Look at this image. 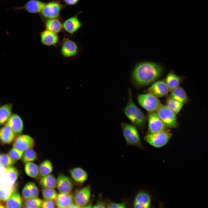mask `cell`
I'll use <instances>...</instances> for the list:
<instances>
[{
  "mask_svg": "<svg viewBox=\"0 0 208 208\" xmlns=\"http://www.w3.org/2000/svg\"><path fill=\"white\" fill-rule=\"evenodd\" d=\"M162 66L155 62H144L138 64L133 72V81L136 86L141 87L153 82L162 74Z\"/></svg>",
  "mask_w": 208,
  "mask_h": 208,
  "instance_id": "6da1fadb",
  "label": "cell"
},
{
  "mask_svg": "<svg viewBox=\"0 0 208 208\" xmlns=\"http://www.w3.org/2000/svg\"><path fill=\"white\" fill-rule=\"evenodd\" d=\"M128 92V102L123 108V112L133 125L140 130H142L145 127L147 118L134 102L131 91L130 89Z\"/></svg>",
  "mask_w": 208,
  "mask_h": 208,
  "instance_id": "7a4b0ae2",
  "label": "cell"
},
{
  "mask_svg": "<svg viewBox=\"0 0 208 208\" xmlns=\"http://www.w3.org/2000/svg\"><path fill=\"white\" fill-rule=\"evenodd\" d=\"M120 125L127 144L144 149L137 128L133 124L124 122L120 123Z\"/></svg>",
  "mask_w": 208,
  "mask_h": 208,
  "instance_id": "3957f363",
  "label": "cell"
},
{
  "mask_svg": "<svg viewBox=\"0 0 208 208\" xmlns=\"http://www.w3.org/2000/svg\"><path fill=\"white\" fill-rule=\"evenodd\" d=\"M172 134L168 129L160 132L148 133L144 137L145 141L153 147L156 148L166 145L170 139Z\"/></svg>",
  "mask_w": 208,
  "mask_h": 208,
  "instance_id": "277c9868",
  "label": "cell"
},
{
  "mask_svg": "<svg viewBox=\"0 0 208 208\" xmlns=\"http://www.w3.org/2000/svg\"><path fill=\"white\" fill-rule=\"evenodd\" d=\"M137 100L139 104L149 113L156 112L161 104L158 98L150 93L138 94Z\"/></svg>",
  "mask_w": 208,
  "mask_h": 208,
  "instance_id": "5b68a950",
  "label": "cell"
},
{
  "mask_svg": "<svg viewBox=\"0 0 208 208\" xmlns=\"http://www.w3.org/2000/svg\"><path fill=\"white\" fill-rule=\"evenodd\" d=\"M156 112L167 128H176L178 127L177 114L166 105L161 104Z\"/></svg>",
  "mask_w": 208,
  "mask_h": 208,
  "instance_id": "8992f818",
  "label": "cell"
},
{
  "mask_svg": "<svg viewBox=\"0 0 208 208\" xmlns=\"http://www.w3.org/2000/svg\"><path fill=\"white\" fill-rule=\"evenodd\" d=\"M64 7L59 1H53L45 4L40 12L41 16L46 20L57 18Z\"/></svg>",
  "mask_w": 208,
  "mask_h": 208,
  "instance_id": "52a82bcc",
  "label": "cell"
},
{
  "mask_svg": "<svg viewBox=\"0 0 208 208\" xmlns=\"http://www.w3.org/2000/svg\"><path fill=\"white\" fill-rule=\"evenodd\" d=\"M148 121V133H155L167 129L156 112L149 113Z\"/></svg>",
  "mask_w": 208,
  "mask_h": 208,
  "instance_id": "ba28073f",
  "label": "cell"
},
{
  "mask_svg": "<svg viewBox=\"0 0 208 208\" xmlns=\"http://www.w3.org/2000/svg\"><path fill=\"white\" fill-rule=\"evenodd\" d=\"M91 196V187L88 185L75 193L73 196L74 203L80 208H83L90 200Z\"/></svg>",
  "mask_w": 208,
  "mask_h": 208,
  "instance_id": "9c48e42d",
  "label": "cell"
},
{
  "mask_svg": "<svg viewBox=\"0 0 208 208\" xmlns=\"http://www.w3.org/2000/svg\"><path fill=\"white\" fill-rule=\"evenodd\" d=\"M152 197L148 192L143 190L138 192L134 198L133 206L134 208H147L152 205Z\"/></svg>",
  "mask_w": 208,
  "mask_h": 208,
  "instance_id": "30bf717a",
  "label": "cell"
},
{
  "mask_svg": "<svg viewBox=\"0 0 208 208\" xmlns=\"http://www.w3.org/2000/svg\"><path fill=\"white\" fill-rule=\"evenodd\" d=\"M169 91V89L164 80L155 82L146 90V93L151 94L158 98L166 96Z\"/></svg>",
  "mask_w": 208,
  "mask_h": 208,
  "instance_id": "8fae6325",
  "label": "cell"
},
{
  "mask_svg": "<svg viewBox=\"0 0 208 208\" xmlns=\"http://www.w3.org/2000/svg\"><path fill=\"white\" fill-rule=\"evenodd\" d=\"M34 140L31 136L27 135L19 136L14 140L13 143L14 147L24 151L32 148L34 145Z\"/></svg>",
  "mask_w": 208,
  "mask_h": 208,
  "instance_id": "7c38bea8",
  "label": "cell"
},
{
  "mask_svg": "<svg viewBox=\"0 0 208 208\" xmlns=\"http://www.w3.org/2000/svg\"><path fill=\"white\" fill-rule=\"evenodd\" d=\"M56 187L60 193H70L73 189V184L70 179L63 174L59 175L57 179Z\"/></svg>",
  "mask_w": 208,
  "mask_h": 208,
  "instance_id": "4fadbf2b",
  "label": "cell"
},
{
  "mask_svg": "<svg viewBox=\"0 0 208 208\" xmlns=\"http://www.w3.org/2000/svg\"><path fill=\"white\" fill-rule=\"evenodd\" d=\"M46 3L39 0H29L21 7L16 8V10H24L31 14L40 13Z\"/></svg>",
  "mask_w": 208,
  "mask_h": 208,
  "instance_id": "5bb4252c",
  "label": "cell"
},
{
  "mask_svg": "<svg viewBox=\"0 0 208 208\" xmlns=\"http://www.w3.org/2000/svg\"><path fill=\"white\" fill-rule=\"evenodd\" d=\"M82 26V24L76 15L67 19L62 24L63 28L66 32L71 34L75 33Z\"/></svg>",
  "mask_w": 208,
  "mask_h": 208,
  "instance_id": "9a60e30c",
  "label": "cell"
},
{
  "mask_svg": "<svg viewBox=\"0 0 208 208\" xmlns=\"http://www.w3.org/2000/svg\"><path fill=\"white\" fill-rule=\"evenodd\" d=\"M8 125L16 134L21 133L23 128V124L21 117L17 114L12 115L8 120Z\"/></svg>",
  "mask_w": 208,
  "mask_h": 208,
  "instance_id": "2e32d148",
  "label": "cell"
},
{
  "mask_svg": "<svg viewBox=\"0 0 208 208\" xmlns=\"http://www.w3.org/2000/svg\"><path fill=\"white\" fill-rule=\"evenodd\" d=\"M55 203L58 208H69L74 203L73 196L70 193H60L57 194Z\"/></svg>",
  "mask_w": 208,
  "mask_h": 208,
  "instance_id": "e0dca14e",
  "label": "cell"
},
{
  "mask_svg": "<svg viewBox=\"0 0 208 208\" xmlns=\"http://www.w3.org/2000/svg\"><path fill=\"white\" fill-rule=\"evenodd\" d=\"M39 194V190L37 185L31 182L25 185L22 191V196L24 199L38 197Z\"/></svg>",
  "mask_w": 208,
  "mask_h": 208,
  "instance_id": "ac0fdd59",
  "label": "cell"
},
{
  "mask_svg": "<svg viewBox=\"0 0 208 208\" xmlns=\"http://www.w3.org/2000/svg\"><path fill=\"white\" fill-rule=\"evenodd\" d=\"M40 38L42 44L47 46L54 45L58 40V37L57 33L46 29L41 32Z\"/></svg>",
  "mask_w": 208,
  "mask_h": 208,
  "instance_id": "d6986e66",
  "label": "cell"
},
{
  "mask_svg": "<svg viewBox=\"0 0 208 208\" xmlns=\"http://www.w3.org/2000/svg\"><path fill=\"white\" fill-rule=\"evenodd\" d=\"M183 80L182 77L171 71L167 74L164 80L169 91H171L179 86Z\"/></svg>",
  "mask_w": 208,
  "mask_h": 208,
  "instance_id": "ffe728a7",
  "label": "cell"
},
{
  "mask_svg": "<svg viewBox=\"0 0 208 208\" xmlns=\"http://www.w3.org/2000/svg\"><path fill=\"white\" fill-rule=\"evenodd\" d=\"M70 174L72 179L78 183H83L88 178L87 172L81 168L77 167L70 171Z\"/></svg>",
  "mask_w": 208,
  "mask_h": 208,
  "instance_id": "44dd1931",
  "label": "cell"
},
{
  "mask_svg": "<svg viewBox=\"0 0 208 208\" xmlns=\"http://www.w3.org/2000/svg\"><path fill=\"white\" fill-rule=\"evenodd\" d=\"M76 44L73 41L67 39L64 42L61 49V52L64 57H68L75 55L77 51Z\"/></svg>",
  "mask_w": 208,
  "mask_h": 208,
  "instance_id": "7402d4cb",
  "label": "cell"
},
{
  "mask_svg": "<svg viewBox=\"0 0 208 208\" xmlns=\"http://www.w3.org/2000/svg\"><path fill=\"white\" fill-rule=\"evenodd\" d=\"M15 138V133L7 125L0 129V140L3 143L10 144L13 141Z\"/></svg>",
  "mask_w": 208,
  "mask_h": 208,
  "instance_id": "603a6c76",
  "label": "cell"
},
{
  "mask_svg": "<svg viewBox=\"0 0 208 208\" xmlns=\"http://www.w3.org/2000/svg\"><path fill=\"white\" fill-rule=\"evenodd\" d=\"M5 172L6 185L9 186L15 185L18 177L19 173L17 169L13 166L6 167Z\"/></svg>",
  "mask_w": 208,
  "mask_h": 208,
  "instance_id": "cb8c5ba5",
  "label": "cell"
},
{
  "mask_svg": "<svg viewBox=\"0 0 208 208\" xmlns=\"http://www.w3.org/2000/svg\"><path fill=\"white\" fill-rule=\"evenodd\" d=\"M23 204L20 194L16 190L5 201V206L6 208H21Z\"/></svg>",
  "mask_w": 208,
  "mask_h": 208,
  "instance_id": "d4e9b609",
  "label": "cell"
},
{
  "mask_svg": "<svg viewBox=\"0 0 208 208\" xmlns=\"http://www.w3.org/2000/svg\"><path fill=\"white\" fill-rule=\"evenodd\" d=\"M44 25L46 29L56 33L60 32L63 28L62 24L57 18L46 20Z\"/></svg>",
  "mask_w": 208,
  "mask_h": 208,
  "instance_id": "484cf974",
  "label": "cell"
},
{
  "mask_svg": "<svg viewBox=\"0 0 208 208\" xmlns=\"http://www.w3.org/2000/svg\"><path fill=\"white\" fill-rule=\"evenodd\" d=\"M169 97L175 99L184 104L186 103L189 100L185 91L183 88L180 86L171 91Z\"/></svg>",
  "mask_w": 208,
  "mask_h": 208,
  "instance_id": "4316f807",
  "label": "cell"
},
{
  "mask_svg": "<svg viewBox=\"0 0 208 208\" xmlns=\"http://www.w3.org/2000/svg\"><path fill=\"white\" fill-rule=\"evenodd\" d=\"M40 186L43 188L56 187L57 179L53 175L51 174L42 177L39 181Z\"/></svg>",
  "mask_w": 208,
  "mask_h": 208,
  "instance_id": "83f0119b",
  "label": "cell"
},
{
  "mask_svg": "<svg viewBox=\"0 0 208 208\" xmlns=\"http://www.w3.org/2000/svg\"><path fill=\"white\" fill-rule=\"evenodd\" d=\"M24 170L26 174L32 178H37L39 174L38 167L32 162L25 163Z\"/></svg>",
  "mask_w": 208,
  "mask_h": 208,
  "instance_id": "f1b7e54d",
  "label": "cell"
},
{
  "mask_svg": "<svg viewBox=\"0 0 208 208\" xmlns=\"http://www.w3.org/2000/svg\"><path fill=\"white\" fill-rule=\"evenodd\" d=\"M38 168L39 174L42 177L51 174L53 168L51 162L49 160L46 159L40 164Z\"/></svg>",
  "mask_w": 208,
  "mask_h": 208,
  "instance_id": "f546056e",
  "label": "cell"
},
{
  "mask_svg": "<svg viewBox=\"0 0 208 208\" xmlns=\"http://www.w3.org/2000/svg\"><path fill=\"white\" fill-rule=\"evenodd\" d=\"M12 105L7 104L0 108V125L4 123L10 116Z\"/></svg>",
  "mask_w": 208,
  "mask_h": 208,
  "instance_id": "4dcf8cb0",
  "label": "cell"
},
{
  "mask_svg": "<svg viewBox=\"0 0 208 208\" xmlns=\"http://www.w3.org/2000/svg\"><path fill=\"white\" fill-rule=\"evenodd\" d=\"M16 191L15 185L9 186L6 185L0 188V200L6 201Z\"/></svg>",
  "mask_w": 208,
  "mask_h": 208,
  "instance_id": "1f68e13d",
  "label": "cell"
},
{
  "mask_svg": "<svg viewBox=\"0 0 208 208\" xmlns=\"http://www.w3.org/2000/svg\"><path fill=\"white\" fill-rule=\"evenodd\" d=\"M166 105L176 114H178L184 105L179 101L168 97L166 100Z\"/></svg>",
  "mask_w": 208,
  "mask_h": 208,
  "instance_id": "d6a6232c",
  "label": "cell"
},
{
  "mask_svg": "<svg viewBox=\"0 0 208 208\" xmlns=\"http://www.w3.org/2000/svg\"><path fill=\"white\" fill-rule=\"evenodd\" d=\"M24 200L22 206L23 207L28 208L41 207L42 200L38 197Z\"/></svg>",
  "mask_w": 208,
  "mask_h": 208,
  "instance_id": "836d02e7",
  "label": "cell"
},
{
  "mask_svg": "<svg viewBox=\"0 0 208 208\" xmlns=\"http://www.w3.org/2000/svg\"><path fill=\"white\" fill-rule=\"evenodd\" d=\"M57 194L55 188H44L42 190V195L44 199L55 201Z\"/></svg>",
  "mask_w": 208,
  "mask_h": 208,
  "instance_id": "e575fe53",
  "label": "cell"
},
{
  "mask_svg": "<svg viewBox=\"0 0 208 208\" xmlns=\"http://www.w3.org/2000/svg\"><path fill=\"white\" fill-rule=\"evenodd\" d=\"M37 158L36 151L32 148L28 149L24 152L22 157V161L24 163L32 162L35 160Z\"/></svg>",
  "mask_w": 208,
  "mask_h": 208,
  "instance_id": "d590c367",
  "label": "cell"
},
{
  "mask_svg": "<svg viewBox=\"0 0 208 208\" xmlns=\"http://www.w3.org/2000/svg\"><path fill=\"white\" fill-rule=\"evenodd\" d=\"M15 162L8 155L4 154L0 156V164L4 166L8 167L11 166L15 163Z\"/></svg>",
  "mask_w": 208,
  "mask_h": 208,
  "instance_id": "8d00e7d4",
  "label": "cell"
},
{
  "mask_svg": "<svg viewBox=\"0 0 208 208\" xmlns=\"http://www.w3.org/2000/svg\"><path fill=\"white\" fill-rule=\"evenodd\" d=\"M24 152V151L13 147L9 151L8 155L13 160L16 161L20 159L22 157Z\"/></svg>",
  "mask_w": 208,
  "mask_h": 208,
  "instance_id": "74e56055",
  "label": "cell"
},
{
  "mask_svg": "<svg viewBox=\"0 0 208 208\" xmlns=\"http://www.w3.org/2000/svg\"><path fill=\"white\" fill-rule=\"evenodd\" d=\"M127 201H125L120 203H115L109 201L106 203L107 208H123L126 207Z\"/></svg>",
  "mask_w": 208,
  "mask_h": 208,
  "instance_id": "f35d334b",
  "label": "cell"
},
{
  "mask_svg": "<svg viewBox=\"0 0 208 208\" xmlns=\"http://www.w3.org/2000/svg\"><path fill=\"white\" fill-rule=\"evenodd\" d=\"M93 208H106V203L103 199L102 194H100L95 204L93 205Z\"/></svg>",
  "mask_w": 208,
  "mask_h": 208,
  "instance_id": "ab89813d",
  "label": "cell"
},
{
  "mask_svg": "<svg viewBox=\"0 0 208 208\" xmlns=\"http://www.w3.org/2000/svg\"><path fill=\"white\" fill-rule=\"evenodd\" d=\"M56 205L55 203L54 200L44 199L42 200L41 207L55 208Z\"/></svg>",
  "mask_w": 208,
  "mask_h": 208,
  "instance_id": "60d3db41",
  "label": "cell"
},
{
  "mask_svg": "<svg viewBox=\"0 0 208 208\" xmlns=\"http://www.w3.org/2000/svg\"><path fill=\"white\" fill-rule=\"evenodd\" d=\"M64 2L69 5H73L76 4L79 0H63Z\"/></svg>",
  "mask_w": 208,
  "mask_h": 208,
  "instance_id": "b9f144b4",
  "label": "cell"
},
{
  "mask_svg": "<svg viewBox=\"0 0 208 208\" xmlns=\"http://www.w3.org/2000/svg\"><path fill=\"white\" fill-rule=\"evenodd\" d=\"M93 198H92L90 199L88 203L83 207V208H91L93 207Z\"/></svg>",
  "mask_w": 208,
  "mask_h": 208,
  "instance_id": "7bdbcfd3",
  "label": "cell"
},
{
  "mask_svg": "<svg viewBox=\"0 0 208 208\" xmlns=\"http://www.w3.org/2000/svg\"><path fill=\"white\" fill-rule=\"evenodd\" d=\"M69 208H80L75 203L72 204Z\"/></svg>",
  "mask_w": 208,
  "mask_h": 208,
  "instance_id": "ee69618b",
  "label": "cell"
},
{
  "mask_svg": "<svg viewBox=\"0 0 208 208\" xmlns=\"http://www.w3.org/2000/svg\"><path fill=\"white\" fill-rule=\"evenodd\" d=\"M6 207L5 205H3L2 203H0V208Z\"/></svg>",
  "mask_w": 208,
  "mask_h": 208,
  "instance_id": "f6af8a7d",
  "label": "cell"
},
{
  "mask_svg": "<svg viewBox=\"0 0 208 208\" xmlns=\"http://www.w3.org/2000/svg\"><path fill=\"white\" fill-rule=\"evenodd\" d=\"M1 201V200H0V203Z\"/></svg>",
  "mask_w": 208,
  "mask_h": 208,
  "instance_id": "bcb514c9",
  "label": "cell"
},
{
  "mask_svg": "<svg viewBox=\"0 0 208 208\" xmlns=\"http://www.w3.org/2000/svg\"></svg>",
  "mask_w": 208,
  "mask_h": 208,
  "instance_id": "7dc6e473",
  "label": "cell"
}]
</instances>
